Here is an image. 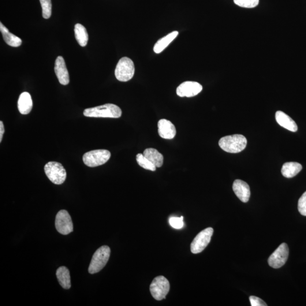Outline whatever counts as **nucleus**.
Segmentation results:
<instances>
[{"label":"nucleus","mask_w":306,"mask_h":306,"mask_svg":"<svg viewBox=\"0 0 306 306\" xmlns=\"http://www.w3.org/2000/svg\"><path fill=\"white\" fill-rule=\"evenodd\" d=\"M84 115L90 118H119L122 117V111L121 108L115 104L108 103L86 109Z\"/></svg>","instance_id":"1"},{"label":"nucleus","mask_w":306,"mask_h":306,"mask_svg":"<svg viewBox=\"0 0 306 306\" xmlns=\"http://www.w3.org/2000/svg\"><path fill=\"white\" fill-rule=\"evenodd\" d=\"M246 138L242 134H233L221 138L219 146L223 151L230 153H238L244 150L247 145Z\"/></svg>","instance_id":"2"},{"label":"nucleus","mask_w":306,"mask_h":306,"mask_svg":"<svg viewBox=\"0 0 306 306\" xmlns=\"http://www.w3.org/2000/svg\"><path fill=\"white\" fill-rule=\"evenodd\" d=\"M111 254V249L109 246L103 245L96 250L93 255L89 267V272L91 274L98 273L106 266Z\"/></svg>","instance_id":"3"},{"label":"nucleus","mask_w":306,"mask_h":306,"mask_svg":"<svg viewBox=\"0 0 306 306\" xmlns=\"http://www.w3.org/2000/svg\"><path fill=\"white\" fill-rule=\"evenodd\" d=\"M135 68L131 59L124 57L119 61L116 67L115 74L117 80L121 82H127L133 77Z\"/></svg>","instance_id":"4"},{"label":"nucleus","mask_w":306,"mask_h":306,"mask_svg":"<svg viewBox=\"0 0 306 306\" xmlns=\"http://www.w3.org/2000/svg\"><path fill=\"white\" fill-rule=\"evenodd\" d=\"M44 171L50 181L55 184L61 185L66 180V170L61 163L48 162L44 166Z\"/></svg>","instance_id":"5"},{"label":"nucleus","mask_w":306,"mask_h":306,"mask_svg":"<svg viewBox=\"0 0 306 306\" xmlns=\"http://www.w3.org/2000/svg\"><path fill=\"white\" fill-rule=\"evenodd\" d=\"M111 157V153L104 149L87 152L83 156V161L86 165L95 167L106 163Z\"/></svg>","instance_id":"6"},{"label":"nucleus","mask_w":306,"mask_h":306,"mask_svg":"<svg viewBox=\"0 0 306 306\" xmlns=\"http://www.w3.org/2000/svg\"><path fill=\"white\" fill-rule=\"evenodd\" d=\"M170 285L169 281L164 276L159 275L153 279L150 286L152 296L155 300L161 301L165 299L169 292Z\"/></svg>","instance_id":"7"},{"label":"nucleus","mask_w":306,"mask_h":306,"mask_svg":"<svg viewBox=\"0 0 306 306\" xmlns=\"http://www.w3.org/2000/svg\"><path fill=\"white\" fill-rule=\"evenodd\" d=\"M214 231L212 227H208L197 235L191 245V251L194 254L203 251L207 247L211 241Z\"/></svg>","instance_id":"8"},{"label":"nucleus","mask_w":306,"mask_h":306,"mask_svg":"<svg viewBox=\"0 0 306 306\" xmlns=\"http://www.w3.org/2000/svg\"><path fill=\"white\" fill-rule=\"evenodd\" d=\"M289 253L288 246L286 244L283 243L269 257L268 260L269 265L275 269L282 267L288 259Z\"/></svg>","instance_id":"9"},{"label":"nucleus","mask_w":306,"mask_h":306,"mask_svg":"<svg viewBox=\"0 0 306 306\" xmlns=\"http://www.w3.org/2000/svg\"><path fill=\"white\" fill-rule=\"evenodd\" d=\"M56 229L59 233L62 235H68L73 230V225L68 212L65 210H61L58 212L55 220Z\"/></svg>","instance_id":"10"},{"label":"nucleus","mask_w":306,"mask_h":306,"mask_svg":"<svg viewBox=\"0 0 306 306\" xmlns=\"http://www.w3.org/2000/svg\"><path fill=\"white\" fill-rule=\"evenodd\" d=\"M203 91L202 85L197 82L186 81L177 89V94L180 97H193L199 94Z\"/></svg>","instance_id":"11"},{"label":"nucleus","mask_w":306,"mask_h":306,"mask_svg":"<svg viewBox=\"0 0 306 306\" xmlns=\"http://www.w3.org/2000/svg\"><path fill=\"white\" fill-rule=\"evenodd\" d=\"M54 69L59 83L63 85H68L70 81L69 73L64 59L62 57H58L56 60Z\"/></svg>","instance_id":"12"},{"label":"nucleus","mask_w":306,"mask_h":306,"mask_svg":"<svg viewBox=\"0 0 306 306\" xmlns=\"http://www.w3.org/2000/svg\"><path fill=\"white\" fill-rule=\"evenodd\" d=\"M158 132L164 139L171 140L176 136L177 130L175 125L166 119H161L158 122Z\"/></svg>","instance_id":"13"},{"label":"nucleus","mask_w":306,"mask_h":306,"mask_svg":"<svg viewBox=\"0 0 306 306\" xmlns=\"http://www.w3.org/2000/svg\"><path fill=\"white\" fill-rule=\"evenodd\" d=\"M233 189L239 199L244 203L248 202L251 192H250L249 186L247 183L238 179L234 181Z\"/></svg>","instance_id":"14"},{"label":"nucleus","mask_w":306,"mask_h":306,"mask_svg":"<svg viewBox=\"0 0 306 306\" xmlns=\"http://www.w3.org/2000/svg\"><path fill=\"white\" fill-rule=\"evenodd\" d=\"M275 119L278 124L282 127L290 130V131L297 132L298 126L296 122L283 112L281 111L276 112Z\"/></svg>","instance_id":"15"},{"label":"nucleus","mask_w":306,"mask_h":306,"mask_svg":"<svg viewBox=\"0 0 306 306\" xmlns=\"http://www.w3.org/2000/svg\"><path fill=\"white\" fill-rule=\"evenodd\" d=\"M32 100L31 95L28 92H22L18 101V109L22 115L29 114L32 109Z\"/></svg>","instance_id":"16"},{"label":"nucleus","mask_w":306,"mask_h":306,"mask_svg":"<svg viewBox=\"0 0 306 306\" xmlns=\"http://www.w3.org/2000/svg\"><path fill=\"white\" fill-rule=\"evenodd\" d=\"M178 34V31H174L169 33L167 35L163 37L162 38L160 39L158 42L155 43L154 48H153V50H154L155 53H161V52L165 50L166 48L169 46V45L177 38Z\"/></svg>","instance_id":"17"},{"label":"nucleus","mask_w":306,"mask_h":306,"mask_svg":"<svg viewBox=\"0 0 306 306\" xmlns=\"http://www.w3.org/2000/svg\"><path fill=\"white\" fill-rule=\"evenodd\" d=\"M0 31H1L2 33L3 40L9 46L13 47H20L22 44L21 38L10 32L8 29L1 22L0 23Z\"/></svg>","instance_id":"18"},{"label":"nucleus","mask_w":306,"mask_h":306,"mask_svg":"<svg viewBox=\"0 0 306 306\" xmlns=\"http://www.w3.org/2000/svg\"><path fill=\"white\" fill-rule=\"evenodd\" d=\"M143 155L149 160L154 164L156 167H162L163 164V156L157 150L154 148L145 149Z\"/></svg>","instance_id":"19"},{"label":"nucleus","mask_w":306,"mask_h":306,"mask_svg":"<svg viewBox=\"0 0 306 306\" xmlns=\"http://www.w3.org/2000/svg\"><path fill=\"white\" fill-rule=\"evenodd\" d=\"M302 169L300 163L297 162H287L283 165L281 173L283 177L291 178L296 176Z\"/></svg>","instance_id":"20"},{"label":"nucleus","mask_w":306,"mask_h":306,"mask_svg":"<svg viewBox=\"0 0 306 306\" xmlns=\"http://www.w3.org/2000/svg\"><path fill=\"white\" fill-rule=\"evenodd\" d=\"M57 276L60 285L63 288L65 289H69L70 288V276L68 268L65 267L59 268L57 271Z\"/></svg>","instance_id":"21"},{"label":"nucleus","mask_w":306,"mask_h":306,"mask_svg":"<svg viewBox=\"0 0 306 306\" xmlns=\"http://www.w3.org/2000/svg\"><path fill=\"white\" fill-rule=\"evenodd\" d=\"M76 39L81 47L87 46L89 40V35L87 29L83 25L77 24L74 27Z\"/></svg>","instance_id":"22"},{"label":"nucleus","mask_w":306,"mask_h":306,"mask_svg":"<svg viewBox=\"0 0 306 306\" xmlns=\"http://www.w3.org/2000/svg\"><path fill=\"white\" fill-rule=\"evenodd\" d=\"M136 160L138 164L144 169L154 171L156 170V167L153 164L150 160H149L143 154H138L136 155Z\"/></svg>","instance_id":"23"},{"label":"nucleus","mask_w":306,"mask_h":306,"mask_svg":"<svg viewBox=\"0 0 306 306\" xmlns=\"http://www.w3.org/2000/svg\"><path fill=\"white\" fill-rule=\"evenodd\" d=\"M40 2L42 6L43 17L45 19H48L52 14L51 0H40Z\"/></svg>","instance_id":"24"},{"label":"nucleus","mask_w":306,"mask_h":306,"mask_svg":"<svg viewBox=\"0 0 306 306\" xmlns=\"http://www.w3.org/2000/svg\"><path fill=\"white\" fill-rule=\"evenodd\" d=\"M236 5L245 8H253L259 5V0H234Z\"/></svg>","instance_id":"25"},{"label":"nucleus","mask_w":306,"mask_h":306,"mask_svg":"<svg viewBox=\"0 0 306 306\" xmlns=\"http://www.w3.org/2000/svg\"><path fill=\"white\" fill-rule=\"evenodd\" d=\"M170 225L174 229H180L184 226V217H171L169 219Z\"/></svg>","instance_id":"26"},{"label":"nucleus","mask_w":306,"mask_h":306,"mask_svg":"<svg viewBox=\"0 0 306 306\" xmlns=\"http://www.w3.org/2000/svg\"><path fill=\"white\" fill-rule=\"evenodd\" d=\"M298 211L302 215L306 216V191L298 201Z\"/></svg>","instance_id":"27"},{"label":"nucleus","mask_w":306,"mask_h":306,"mask_svg":"<svg viewBox=\"0 0 306 306\" xmlns=\"http://www.w3.org/2000/svg\"><path fill=\"white\" fill-rule=\"evenodd\" d=\"M249 301L251 302L252 306H267V305L260 298L255 297L251 296L249 297Z\"/></svg>","instance_id":"28"},{"label":"nucleus","mask_w":306,"mask_h":306,"mask_svg":"<svg viewBox=\"0 0 306 306\" xmlns=\"http://www.w3.org/2000/svg\"><path fill=\"white\" fill-rule=\"evenodd\" d=\"M5 129L4 126H3V124L2 121L0 122V142L2 141L3 134L4 133Z\"/></svg>","instance_id":"29"}]
</instances>
